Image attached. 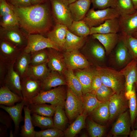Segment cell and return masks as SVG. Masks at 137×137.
Listing matches in <instances>:
<instances>
[{
  "label": "cell",
  "mask_w": 137,
  "mask_h": 137,
  "mask_svg": "<svg viewBox=\"0 0 137 137\" xmlns=\"http://www.w3.org/2000/svg\"><path fill=\"white\" fill-rule=\"evenodd\" d=\"M126 38L129 52L133 59L137 61V38L131 35H126Z\"/></svg>",
  "instance_id": "7dc6e473"
},
{
  "label": "cell",
  "mask_w": 137,
  "mask_h": 137,
  "mask_svg": "<svg viewBox=\"0 0 137 137\" xmlns=\"http://www.w3.org/2000/svg\"><path fill=\"white\" fill-rule=\"evenodd\" d=\"M48 56L47 65L51 70L57 71L62 74L67 68L64 58L59 51L52 48H47Z\"/></svg>",
  "instance_id": "d6986e66"
},
{
  "label": "cell",
  "mask_w": 137,
  "mask_h": 137,
  "mask_svg": "<svg viewBox=\"0 0 137 137\" xmlns=\"http://www.w3.org/2000/svg\"><path fill=\"white\" fill-rule=\"evenodd\" d=\"M129 135L130 137H137V129L131 130Z\"/></svg>",
  "instance_id": "6f0895ef"
},
{
  "label": "cell",
  "mask_w": 137,
  "mask_h": 137,
  "mask_svg": "<svg viewBox=\"0 0 137 137\" xmlns=\"http://www.w3.org/2000/svg\"><path fill=\"white\" fill-rule=\"evenodd\" d=\"M41 91H47L59 86L67 85L65 79L58 72L50 70L41 81Z\"/></svg>",
  "instance_id": "7402d4cb"
},
{
  "label": "cell",
  "mask_w": 137,
  "mask_h": 137,
  "mask_svg": "<svg viewBox=\"0 0 137 137\" xmlns=\"http://www.w3.org/2000/svg\"><path fill=\"white\" fill-rule=\"evenodd\" d=\"M47 66V63L35 65L30 64L27 70L26 76L42 81L50 70L48 68Z\"/></svg>",
  "instance_id": "836d02e7"
},
{
  "label": "cell",
  "mask_w": 137,
  "mask_h": 137,
  "mask_svg": "<svg viewBox=\"0 0 137 137\" xmlns=\"http://www.w3.org/2000/svg\"><path fill=\"white\" fill-rule=\"evenodd\" d=\"M81 137H87V134L85 133H84L82 134L81 135Z\"/></svg>",
  "instance_id": "be15d7a7"
},
{
  "label": "cell",
  "mask_w": 137,
  "mask_h": 137,
  "mask_svg": "<svg viewBox=\"0 0 137 137\" xmlns=\"http://www.w3.org/2000/svg\"><path fill=\"white\" fill-rule=\"evenodd\" d=\"M132 36L133 37L137 38V32L133 34Z\"/></svg>",
  "instance_id": "e7e4bbea"
},
{
  "label": "cell",
  "mask_w": 137,
  "mask_h": 137,
  "mask_svg": "<svg viewBox=\"0 0 137 137\" xmlns=\"http://www.w3.org/2000/svg\"><path fill=\"white\" fill-rule=\"evenodd\" d=\"M87 37L77 36L67 29L66 41L63 50L65 51L78 50L84 46L87 42Z\"/></svg>",
  "instance_id": "f1b7e54d"
},
{
  "label": "cell",
  "mask_w": 137,
  "mask_h": 137,
  "mask_svg": "<svg viewBox=\"0 0 137 137\" xmlns=\"http://www.w3.org/2000/svg\"><path fill=\"white\" fill-rule=\"evenodd\" d=\"M14 13L9 3L6 0H0V17Z\"/></svg>",
  "instance_id": "681fc988"
},
{
  "label": "cell",
  "mask_w": 137,
  "mask_h": 137,
  "mask_svg": "<svg viewBox=\"0 0 137 137\" xmlns=\"http://www.w3.org/2000/svg\"><path fill=\"white\" fill-rule=\"evenodd\" d=\"M131 123L129 110L120 114L116 122L113 125L111 134L114 136L119 135L127 136L131 131Z\"/></svg>",
  "instance_id": "5bb4252c"
},
{
  "label": "cell",
  "mask_w": 137,
  "mask_h": 137,
  "mask_svg": "<svg viewBox=\"0 0 137 137\" xmlns=\"http://www.w3.org/2000/svg\"><path fill=\"white\" fill-rule=\"evenodd\" d=\"M31 54L23 49L16 58L14 64V70L20 75L21 79L26 76L30 62Z\"/></svg>",
  "instance_id": "4316f807"
},
{
  "label": "cell",
  "mask_w": 137,
  "mask_h": 137,
  "mask_svg": "<svg viewBox=\"0 0 137 137\" xmlns=\"http://www.w3.org/2000/svg\"><path fill=\"white\" fill-rule=\"evenodd\" d=\"M8 127L2 124L0 126V137H7L8 136L7 131Z\"/></svg>",
  "instance_id": "11a10c76"
},
{
  "label": "cell",
  "mask_w": 137,
  "mask_h": 137,
  "mask_svg": "<svg viewBox=\"0 0 137 137\" xmlns=\"http://www.w3.org/2000/svg\"><path fill=\"white\" fill-rule=\"evenodd\" d=\"M30 65H35L47 63L48 56L47 49L31 53Z\"/></svg>",
  "instance_id": "b9f144b4"
},
{
  "label": "cell",
  "mask_w": 137,
  "mask_h": 137,
  "mask_svg": "<svg viewBox=\"0 0 137 137\" xmlns=\"http://www.w3.org/2000/svg\"><path fill=\"white\" fill-rule=\"evenodd\" d=\"M69 3V4H71L74 3L77 0H68Z\"/></svg>",
  "instance_id": "6125c7cd"
},
{
  "label": "cell",
  "mask_w": 137,
  "mask_h": 137,
  "mask_svg": "<svg viewBox=\"0 0 137 137\" xmlns=\"http://www.w3.org/2000/svg\"><path fill=\"white\" fill-rule=\"evenodd\" d=\"M64 136L63 132L55 127L36 131L35 137H62Z\"/></svg>",
  "instance_id": "f6af8a7d"
},
{
  "label": "cell",
  "mask_w": 137,
  "mask_h": 137,
  "mask_svg": "<svg viewBox=\"0 0 137 137\" xmlns=\"http://www.w3.org/2000/svg\"><path fill=\"white\" fill-rule=\"evenodd\" d=\"M90 115L92 119L99 124L109 122V101L101 102Z\"/></svg>",
  "instance_id": "83f0119b"
},
{
  "label": "cell",
  "mask_w": 137,
  "mask_h": 137,
  "mask_svg": "<svg viewBox=\"0 0 137 137\" xmlns=\"http://www.w3.org/2000/svg\"><path fill=\"white\" fill-rule=\"evenodd\" d=\"M64 107L70 121H72L82 114L83 110V99L74 94L68 87Z\"/></svg>",
  "instance_id": "ba28073f"
},
{
  "label": "cell",
  "mask_w": 137,
  "mask_h": 137,
  "mask_svg": "<svg viewBox=\"0 0 137 137\" xmlns=\"http://www.w3.org/2000/svg\"><path fill=\"white\" fill-rule=\"evenodd\" d=\"M23 50L6 40L0 39V60L8 64L15 62Z\"/></svg>",
  "instance_id": "2e32d148"
},
{
  "label": "cell",
  "mask_w": 137,
  "mask_h": 137,
  "mask_svg": "<svg viewBox=\"0 0 137 137\" xmlns=\"http://www.w3.org/2000/svg\"><path fill=\"white\" fill-rule=\"evenodd\" d=\"M23 109L24 113V124L21 127L20 136L22 137H35L36 131L32 124L31 110L29 105H25Z\"/></svg>",
  "instance_id": "1f68e13d"
},
{
  "label": "cell",
  "mask_w": 137,
  "mask_h": 137,
  "mask_svg": "<svg viewBox=\"0 0 137 137\" xmlns=\"http://www.w3.org/2000/svg\"><path fill=\"white\" fill-rule=\"evenodd\" d=\"M9 64L0 60V85H3L4 79Z\"/></svg>",
  "instance_id": "f5cc1de1"
},
{
  "label": "cell",
  "mask_w": 137,
  "mask_h": 137,
  "mask_svg": "<svg viewBox=\"0 0 137 137\" xmlns=\"http://www.w3.org/2000/svg\"><path fill=\"white\" fill-rule=\"evenodd\" d=\"M137 63L136 60L133 59L120 71L125 78V95L126 97L131 93L134 84L137 91Z\"/></svg>",
  "instance_id": "4fadbf2b"
},
{
  "label": "cell",
  "mask_w": 137,
  "mask_h": 137,
  "mask_svg": "<svg viewBox=\"0 0 137 137\" xmlns=\"http://www.w3.org/2000/svg\"><path fill=\"white\" fill-rule=\"evenodd\" d=\"M88 116L83 112L79 115L74 121L64 131V136H75L83 128L85 127V119Z\"/></svg>",
  "instance_id": "d6a6232c"
},
{
  "label": "cell",
  "mask_w": 137,
  "mask_h": 137,
  "mask_svg": "<svg viewBox=\"0 0 137 137\" xmlns=\"http://www.w3.org/2000/svg\"><path fill=\"white\" fill-rule=\"evenodd\" d=\"M67 29L68 27L65 25L56 24L52 29L47 32L46 35L54 42L60 50H63Z\"/></svg>",
  "instance_id": "44dd1931"
},
{
  "label": "cell",
  "mask_w": 137,
  "mask_h": 137,
  "mask_svg": "<svg viewBox=\"0 0 137 137\" xmlns=\"http://www.w3.org/2000/svg\"><path fill=\"white\" fill-rule=\"evenodd\" d=\"M134 129L137 128V116L135 119V121L134 122Z\"/></svg>",
  "instance_id": "94428289"
},
{
  "label": "cell",
  "mask_w": 137,
  "mask_h": 137,
  "mask_svg": "<svg viewBox=\"0 0 137 137\" xmlns=\"http://www.w3.org/2000/svg\"><path fill=\"white\" fill-rule=\"evenodd\" d=\"M49 48L58 51L61 50L58 46L50 39L39 34H29L27 44L23 49L25 52H32Z\"/></svg>",
  "instance_id": "52a82bcc"
},
{
  "label": "cell",
  "mask_w": 137,
  "mask_h": 137,
  "mask_svg": "<svg viewBox=\"0 0 137 137\" xmlns=\"http://www.w3.org/2000/svg\"><path fill=\"white\" fill-rule=\"evenodd\" d=\"M102 84L101 80L96 71L92 80L90 92L95 94L96 90Z\"/></svg>",
  "instance_id": "816d5d0a"
},
{
  "label": "cell",
  "mask_w": 137,
  "mask_h": 137,
  "mask_svg": "<svg viewBox=\"0 0 137 137\" xmlns=\"http://www.w3.org/2000/svg\"><path fill=\"white\" fill-rule=\"evenodd\" d=\"M125 93H115L109 101V122L113 120L129 108L128 100Z\"/></svg>",
  "instance_id": "30bf717a"
},
{
  "label": "cell",
  "mask_w": 137,
  "mask_h": 137,
  "mask_svg": "<svg viewBox=\"0 0 137 137\" xmlns=\"http://www.w3.org/2000/svg\"><path fill=\"white\" fill-rule=\"evenodd\" d=\"M64 74L68 87L76 95L82 99V87L73 70L67 69Z\"/></svg>",
  "instance_id": "4dcf8cb0"
},
{
  "label": "cell",
  "mask_w": 137,
  "mask_h": 137,
  "mask_svg": "<svg viewBox=\"0 0 137 137\" xmlns=\"http://www.w3.org/2000/svg\"><path fill=\"white\" fill-rule=\"evenodd\" d=\"M119 32L126 35H131L137 32V10L130 14L119 17Z\"/></svg>",
  "instance_id": "e0dca14e"
},
{
  "label": "cell",
  "mask_w": 137,
  "mask_h": 137,
  "mask_svg": "<svg viewBox=\"0 0 137 137\" xmlns=\"http://www.w3.org/2000/svg\"><path fill=\"white\" fill-rule=\"evenodd\" d=\"M21 85L23 98L26 101L25 105L29 106L41 91V81L26 76L21 79Z\"/></svg>",
  "instance_id": "9c48e42d"
},
{
  "label": "cell",
  "mask_w": 137,
  "mask_h": 137,
  "mask_svg": "<svg viewBox=\"0 0 137 137\" xmlns=\"http://www.w3.org/2000/svg\"><path fill=\"white\" fill-rule=\"evenodd\" d=\"M64 108L61 106H57L53 118L54 127L63 132L67 122Z\"/></svg>",
  "instance_id": "f35d334b"
},
{
  "label": "cell",
  "mask_w": 137,
  "mask_h": 137,
  "mask_svg": "<svg viewBox=\"0 0 137 137\" xmlns=\"http://www.w3.org/2000/svg\"><path fill=\"white\" fill-rule=\"evenodd\" d=\"M10 115L4 111L0 110V122L2 124L6 126L10 129H12V121Z\"/></svg>",
  "instance_id": "f907efd6"
},
{
  "label": "cell",
  "mask_w": 137,
  "mask_h": 137,
  "mask_svg": "<svg viewBox=\"0 0 137 137\" xmlns=\"http://www.w3.org/2000/svg\"><path fill=\"white\" fill-rule=\"evenodd\" d=\"M32 114L31 119L34 126L38 127L42 130L54 127L52 117H46L35 114Z\"/></svg>",
  "instance_id": "ab89813d"
},
{
  "label": "cell",
  "mask_w": 137,
  "mask_h": 137,
  "mask_svg": "<svg viewBox=\"0 0 137 137\" xmlns=\"http://www.w3.org/2000/svg\"><path fill=\"white\" fill-rule=\"evenodd\" d=\"M14 135L12 129H10L9 132V136L10 137H14Z\"/></svg>",
  "instance_id": "91938a15"
},
{
  "label": "cell",
  "mask_w": 137,
  "mask_h": 137,
  "mask_svg": "<svg viewBox=\"0 0 137 137\" xmlns=\"http://www.w3.org/2000/svg\"><path fill=\"white\" fill-rule=\"evenodd\" d=\"M90 41L88 43L87 50L92 59L99 64L105 63L106 52L102 44L98 40Z\"/></svg>",
  "instance_id": "484cf974"
},
{
  "label": "cell",
  "mask_w": 137,
  "mask_h": 137,
  "mask_svg": "<svg viewBox=\"0 0 137 137\" xmlns=\"http://www.w3.org/2000/svg\"><path fill=\"white\" fill-rule=\"evenodd\" d=\"M88 129L89 134L91 137H101L105 132V126L97 123L91 118H88L87 121Z\"/></svg>",
  "instance_id": "60d3db41"
},
{
  "label": "cell",
  "mask_w": 137,
  "mask_h": 137,
  "mask_svg": "<svg viewBox=\"0 0 137 137\" xmlns=\"http://www.w3.org/2000/svg\"><path fill=\"white\" fill-rule=\"evenodd\" d=\"M94 8L98 10L115 8L117 0H91Z\"/></svg>",
  "instance_id": "c3c4849f"
},
{
  "label": "cell",
  "mask_w": 137,
  "mask_h": 137,
  "mask_svg": "<svg viewBox=\"0 0 137 137\" xmlns=\"http://www.w3.org/2000/svg\"><path fill=\"white\" fill-rule=\"evenodd\" d=\"M96 69L103 84L111 88L117 94L125 93V78L120 71L105 66H97Z\"/></svg>",
  "instance_id": "7a4b0ae2"
},
{
  "label": "cell",
  "mask_w": 137,
  "mask_h": 137,
  "mask_svg": "<svg viewBox=\"0 0 137 137\" xmlns=\"http://www.w3.org/2000/svg\"><path fill=\"white\" fill-rule=\"evenodd\" d=\"M18 25H19V20L14 13L0 17V27L6 28Z\"/></svg>",
  "instance_id": "bcb514c9"
},
{
  "label": "cell",
  "mask_w": 137,
  "mask_h": 137,
  "mask_svg": "<svg viewBox=\"0 0 137 137\" xmlns=\"http://www.w3.org/2000/svg\"><path fill=\"white\" fill-rule=\"evenodd\" d=\"M83 112L88 116L90 115L102 102L97 98L95 94L89 92L83 95Z\"/></svg>",
  "instance_id": "d590c367"
},
{
  "label": "cell",
  "mask_w": 137,
  "mask_h": 137,
  "mask_svg": "<svg viewBox=\"0 0 137 137\" xmlns=\"http://www.w3.org/2000/svg\"><path fill=\"white\" fill-rule=\"evenodd\" d=\"M94 39L98 40L104 47L106 54H111L117 44L120 34L117 33L94 34L91 35Z\"/></svg>",
  "instance_id": "603a6c76"
},
{
  "label": "cell",
  "mask_w": 137,
  "mask_h": 137,
  "mask_svg": "<svg viewBox=\"0 0 137 137\" xmlns=\"http://www.w3.org/2000/svg\"></svg>",
  "instance_id": "03108f58"
},
{
  "label": "cell",
  "mask_w": 137,
  "mask_h": 137,
  "mask_svg": "<svg viewBox=\"0 0 137 137\" xmlns=\"http://www.w3.org/2000/svg\"><path fill=\"white\" fill-rule=\"evenodd\" d=\"M120 15L115 8L110 7L95 10L89 9L83 20L90 28L98 26L109 19L118 18Z\"/></svg>",
  "instance_id": "5b68a950"
},
{
  "label": "cell",
  "mask_w": 137,
  "mask_h": 137,
  "mask_svg": "<svg viewBox=\"0 0 137 137\" xmlns=\"http://www.w3.org/2000/svg\"><path fill=\"white\" fill-rule=\"evenodd\" d=\"M11 5L19 8H24L32 5L30 0H9Z\"/></svg>",
  "instance_id": "db71d44e"
},
{
  "label": "cell",
  "mask_w": 137,
  "mask_h": 137,
  "mask_svg": "<svg viewBox=\"0 0 137 137\" xmlns=\"http://www.w3.org/2000/svg\"><path fill=\"white\" fill-rule=\"evenodd\" d=\"M23 99L6 87L3 85L0 88V104L8 106L15 105Z\"/></svg>",
  "instance_id": "f546056e"
},
{
  "label": "cell",
  "mask_w": 137,
  "mask_h": 137,
  "mask_svg": "<svg viewBox=\"0 0 137 137\" xmlns=\"http://www.w3.org/2000/svg\"><path fill=\"white\" fill-rule=\"evenodd\" d=\"M25 103V100L23 99L20 102L12 106H8L0 105V108L8 113L14 123L15 126L14 136L17 135L19 133L20 124L23 120L22 112Z\"/></svg>",
  "instance_id": "ac0fdd59"
},
{
  "label": "cell",
  "mask_w": 137,
  "mask_h": 137,
  "mask_svg": "<svg viewBox=\"0 0 137 137\" xmlns=\"http://www.w3.org/2000/svg\"><path fill=\"white\" fill-rule=\"evenodd\" d=\"M45 1L24 8L16 7L9 3L18 18L20 26L29 34L44 36L51 30L53 18L51 9Z\"/></svg>",
  "instance_id": "6da1fadb"
},
{
  "label": "cell",
  "mask_w": 137,
  "mask_h": 137,
  "mask_svg": "<svg viewBox=\"0 0 137 137\" xmlns=\"http://www.w3.org/2000/svg\"><path fill=\"white\" fill-rule=\"evenodd\" d=\"M32 5H36L42 3L46 0H30Z\"/></svg>",
  "instance_id": "9f6ffc18"
},
{
  "label": "cell",
  "mask_w": 137,
  "mask_h": 137,
  "mask_svg": "<svg viewBox=\"0 0 137 137\" xmlns=\"http://www.w3.org/2000/svg\"><path fill=\"white\" fill-rule=\"evenodd\" d=\"M66 95L64 88L59 86L48 91H41L32 99V104L49 103L55 107H64Z\"/></svg>",
  "instance_id": "3957f363"
},
{
  "label": "cell",
  "mask_w": 137,
  "mask_h": 137,
  "mask_svg": "<svg viewBox=\"0 0 137 137\" xmlns=\"http://www.w3.org/2000/svg\"><path fill=\"white\" fill-rule=\"evenodd\" d=\"M136 91L135 84H134L131 93L126 97L128 100L132 130L134 129V122L137 116V96Z\"/></svg>",
  "instance_id": "74e56055"
},
{
  "label": "cell",
  "mask_w": 137,
  "mask_h": 137,
  "mask_svg": "<svg viewBox=\"0 0 137 137\" xmlns=\"http://www.w3.org/2000/svg\"><path fill=\"white\" fill-rule=\"evenodd\" d=\"M56 107L46 104H32L29 106L31 114H35L47 117L54 116Z\"/></svg>",
  "instance_id": "e575fe53"
},
{
  "label": "cell",
  "mask_w": 137,
  "mask_h": 137,
  "mask_svg": "<svg viewBox=\"0 0 137 137\" xmlns=\"http://www.w3.org/2000/svg\"><path fill=\"white\" fill-rule=\"evenodd\" d=\"M115 93L111 88L103 84L97 89L95 93L97 99L101 102L109 101Z\"/></svg>",
  "instance_id": "ee69618b"
},
{
  "label": "cell",
  "mask_w": 137,
  "mask_h": 137,
  "mask_svg": "<svg viewBox=\"0 0 137 137\" xmlns=\"http://www.w3.org/2000/svg\"><path fill=\"white\" fill-rule=\"evenodd\" d=\"M91 0H77L70 4L69 8L73 21L82 20L89 10Z\"/></svg>",
  "instance_id": "ffe728a7"
},
{
  "label": "cell",
  "mask_w": 137,
  "mask_h": 137,
  "mask_svg": "<svg viewBox=\"0 0 137 137\" xmlns=\"http://www.w3.org/2000/svg\"><path fill=\"white\" fill-rule=\"evenodd\" d=\"M115 8L120 15L131 14L136 11L131 0H117Z\"/></svg>",
  "instance_id": "7bdbcfd3"
},
{
  "label": "cell",
  "mask_w": 137,
  "mask_h": 137,
  "mask_svg": "<svg viewBox=\"0 0 137 137\" xmlns=\"http://www.w3.org/2000/svg\"><path fill=\"white\" fill-rule=\"evenodd\" d=\"M119 32V24L118 17L109 19L98 26L90 28V35L96 33H117Z\"/></svg>",
  "instance_id": "d4e9b609"
},
{
  "label": "cell",
  "mask_w": 137,
  "mask_h": 137,
  "mask_svg": "<svg viewBox=\"0 0 137 137\" xmlns=\"http://www.w3.org/2000/svg\"><path fill=\"white\" fill-rule=\"evenodd\" d=\"M135 9L137 10V0H131Z\"/></svg>",
  "instance_id": "680465c9"
},
{
  "label": "cell",
  "mask_w": 137,
  "mask_h": 137,
  "mask_svg": "<svg viewBox=\"0 0 137 137\" xmlns=\"http://www.w3.org/2000/svg\"><path fill=\"white\" fill-rule=\"evenodd\" d=\"M29 34L20 25L4 28L0 27V39L6 40L23 49L27 45Z\"/></svg>",
  "instance_id": "277c9868"
},
{
  "label": "cell",
  "mask_w": 137,
  "mask_h": 137,
  "mask_svg": "<svg viewBox=\"0 0 137 137\" xmlns=\"http://www.w3.org/2000/svg\"><path fill=\"white\" fill-rule=\"evenodd\" d=\"M96 73V69L89 67L77 69L74 73L80 81L82 87L83 95L90 92L93 77Z\"/></svg>",
  "instance_id": "cb8c5ba5"
},
{
  "label": "cell",
  "mask_w": 137,
  "mask_h": 137,
  "mask_svg": "<svg viewBox=\"0 0 137 137\" xmlns=\"http://www.w3.org/2000/svg\"><path fill=\"white\" fill-rule=\"evenodd\" d=\"M126 38V35L120 33L118 42L115 48L114 61L119 68H123L133 59L127 46Z\"/></svg>",
  "instance_id": "7c38bea8"
},
{
  "label": "cell",
  "mask_w": 137,
  "mask_h": 137,
  "mask_svg": "<svg viewBox=\"0 0 137 137\" xmlns=\"http://www.w3.org/2000/svg\"><path fill=\"white\" fill-rule=\"evenodd\" d=\"M14 63L9 64L5 78L4 84L22 98L21 78L14 68Z\"/></svg>",
  "instance_id": "9a60e30c"
},
{
  "label": "cell",
  "mask_w": 137,
  "mask_h": 137,
  "mask_svg": "<svg viewBox=\"0 0 137 137\" xmlns=\"http://www.w3.org/2000/svg\"><path fill=\"white\" fill-rule=\"evenodd\" d=\"M68 29L72 33L79 37H87L90 34V28L83 20L73 21Z\"/></svg>",
  "instance_id": "8d00e7d4"
},
{
  "label": "cell",
  "mask_w": 137,
  "mask_h": 137,
  "mask_svg": "<svg viewBox=\"0 0 137 137\" xmlns=\"http://www.w3.org/2000/svg\"><path fill=\"white\" fill-rule=\"evenodd\" d=\"M49 0L53 18L56 24H62L68 27L73 20L69 8L68 0Z\"/></svg>",
  "instance_id": "8992f818"
},
{
  "label": "cell",
  "mask_w": 137,
  "mask_h": 137,
  "mask_svg": "<svg viewBox=\"0 0 137 137\" xmlns=\"http://www.w3.org/2000/svg\"><path fill=\"white\" fill-rule=\"evenodd\" d=\"M63 57L68 69L84 68L90 67L92 64L78 50L65 51Z\"/></svg>",
  "instance_id": "8fae6325"
}]
</instances>
